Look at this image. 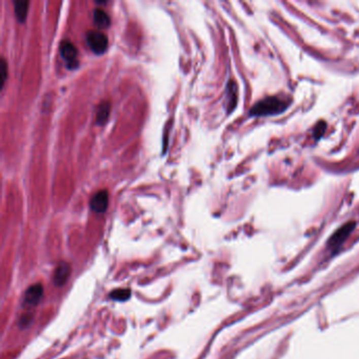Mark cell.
<instances>
[{"label":"cell","instance_id":"6da1fadb","mask_svg":"<svg viewBox=\"0 0 359 359\" xmlns=\"http://www.w3.org/2000/svg\"><path fill=\"white\" fill-rule=\"evenodd\" d=\"M290 102L278 96L266 97L256 103L250 110V116L252 117H268L276 116L283 113L289 108Z\"/></svg>","mask_w":359,"mask_h":359},{"label":"cell","instance_id":"7a4b0ae2","mask_svg":"<svg viewBox=\"0 0 359 359\" xmlns=\"http://www.w3.org/2000/svg\"><path fill=\"white\" fill-rule=\"evenodd\" d=\"M85 39H87V44L91 49V51L97 55L105 53L106 50L108 49V45H109L108 37L102 32L90 31L88 32L87 36H85Z\"/></svg>","mask_w":359,"mask_h":359},{"label":"cell","instance_id":"3957f363","mask_svg":"<svg viewBox=\"0 0 359 359\" xmlns=\"http://www.w3.org/2000/svg\"><path fill=\"white\" fill-rule=\"evenodd\" d=\"M44 295V288L40 283H36L31 285L30 288L24 293L23 296V306L26 308H32L39 304L41 297Z\"/></svg>","mask_w":359,"mask_h":359},{"label":"cell","instance_id":"277c9868","mask_svg":"<svg viewBox=\"0 0 359 359\" xmlns=\"http://www.w3.org/2000/svg\"><path fill=\"white\" fill-rule=\"evenodd\" d=\"M60 54L62 58L68 62L69 68L73 69L77 67V49L71 41H62L60 45Z\"/></svg>","mask_w":359,"mask_h":359},{"label":"cell","instance_id":"5b68a950","mask_svg":"<svg viewBox=\"0 0 359 359\" xmlns=\"http://www.w3.org/2000/svg\"><path fill=\"white\" fill-rule=\"evenodd\" d=\"M109 206V194L106 190L98 191L92 196L90 207L96 213H104Z\"/></svg>","mask_w":359,"mask_h":359},{"label":"cell","instance_id":"8992f818","mask_svg":"<svg viewBox=\"0 0 359 359\" xmlns=\"http://www.w3.org/2000/svg\"><path fill=\"white\" fill-rule=\"evenodd\" d=\"M355 227V222H348L344 225H342L339 230H337L336 233L330 239V243H332L333 246L339 245L340 242H342L346 239L349 234L353 231V229Z\"/></svg>","mask_w":359,"mask_h":359},{"label":"cell","instance_id":"52a82bcc","mask_svg":"<svg viewBox=\"0 0 359 359\" xmlns=\"http://www.w3.org/2000/svg\"><path fill=\"white\" fill-rule=\"evenodd\" d=\"M70 266L67 264H60L54 272V283L56 285H63L70 277Z\"/></svg>","mask_w":359,"mask_h":359},{"label":"cell","instance_id":"ba28073f","mask_svg":"<svg viewBox=\"0 0 359 359\" xmlns=\"http://www.w3.org/2000/svg\"><path fill=\"white\" fill-rule=\"evenodd\" d=\"M93 17H94L95 24L99 27L107 28L111 24V19H110L109 15L103 9H100V8H98L94 11Z\"/></svg>","mask_w":359,"mask_h":359},{"label":"cell","instance_id":"9c48e42d","mask_svg":"<svg viewBox=\"0 0 359 359\" xmlns=\"http://www.w3.org/2000/svg\"><path fill=\"white\" fill-rule=\"evenodd\" d=\"M28 2H14V9H15V15L19 22L23 23L27 16L28 11Z\"/></svg>","mask_w":359,"mask_h":359},{"label":"cell","instance_id":"30bf717a","mask_svg":"<svg viewBox=\"0 0 359 359\" xmlns=\"http://www.w3.org/2000/svg\"><path fill=\"white\" fill-rule=\"evenodd\" d=\"M110 104L109 103H103L100 104V106L97 109V114H96V120L98 124H104L110 115Z\"/></svg>","mask_w":359,"mask_h":359},{"label":"cell","instance_id":"8fae6325","mask_svg":"<svg viewBox=\"0 0 359 359\" xmlns=\"http://www.w3.org/2000/svg\"><path fill=\"white\" fill-rule=\"evenodd\" d=\"M111 298L118 301H125L131 296V291L128 289H118L111 293Z\"/></svg>","mask_w":359,"mask_h":359},{"label":"cell","instance_id":"7c38bea8","mask_svg":"<svg viewBox=\"0 0 359 359\" xmlns=\"http://www.w3.org/2000/svg\"><path fill=\"white\" fill-rule=\"evenodd\" d=\"M0 71H2V73H0V76H2L0 84H2V89H3L4 85H5V82L7 80V76H8V66H7V61L5 60V58H2V61H0Z\"/></svg>","mask_w":359,"mask_h":359}]
</instances>
